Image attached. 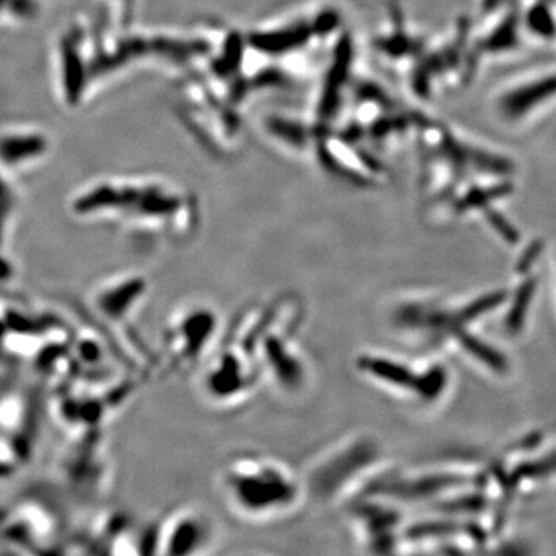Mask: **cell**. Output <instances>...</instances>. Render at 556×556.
I'll use <instances>...</instances> for the list:
<instances>
[{"label":"cell","mask_w":556,"mask_h":556,"mask_svg":"<svg viewBox=\"0 0 556 556\" xmlns=\"http://www.w3.org/2000/svg\"><path fill=\"white\" fill-rule=\"evenodd\" d=\"M149 282L135 271L102 278L90 289L89 305L95 316L119 334L132 333L149 295Z\"/></svg>","instance_id":"5b68a950"},{"label":"cell","mask_w":556,"mask_h":556,"mask_svg":"<svg viewBox=\"0 0 556 556\" xmlns=\"http://www.w3.org/2000/svg\"><path fill=\"white\" fill-rule=\"evenodd\" d=\"M357 370L388 390L427 404L441 399L448 385L447 368L438 362L416 367L401 359L370 353L357 357Z\"/></svg>","instance_id":"277c9868"},{"label":"cell","mask_w":556,"mask_h":556,"mask_svg":"<svg viewBox=\"0 0 556 556\" xmlns=\"http://www.w3.org/2000/svg\"><path fill=\"white\" fill-rule=\"evenodd\" d=\"M206 516L194 507H181L150 527V555H195L211 543Z\"/></svg>","instance_id":"ba28073f"},{"label":"cell","mask_w":556,"mask_h":556,"mask_svg":"<svg viewBox=\"0 0 556 556\" xmlns=\"http://www.w3.org/2000/svg\"><path fill=\"white\" fill-rule=\"evenodd\" d=\"M221 485L229 504L251 518L283 515L302 495L299 481L285 465L260 456L232 459L224 467Z\"/></svg>","instance_id":"7a4b0ae2"},{"label":"cell","mask_w":556,"mask_h":556,"mask_svg":"<svg viewBox=\"0 0 556 556\" xmlns=\"http://www.w3.org/2000/svg\"><path fill=\"white\" fill-rule=\"evenodd\" d=\"M61 521L42 501L22 499L0 510V541L21 552H51L61 546Z\"/></svg>","instance_id":"8992f818"},{"label":"cell","mask_w":556,"mask_h":556,"mask_svg":"<svg viewBox=\"0 0 556 556\" xmlns=\"http://www.w3.org/2000/svg\"><path fill=\"white\" fill-rule=\"evenodd\" d=\"M357 518L362 519L363 530L370 546H376V552H388L387 546H396L397 524L399 515L388 507L367 506L357 510Z\"/></svg>","instance_id":"8fae6325"},{"label":"cell","mask_w":556,"mask_h":556,"mask_svg":"<svg viewBox=\"0 0 556 556\" xmlns=\"http://www.w3.org/2000/svg\"><path fill=\"white\" fill-rule=\"evenodd\" d=\"M254 357L240 345L226 340L223 350L207 365L203 374V391L207 399L217 404H234L248 396L258 380Z\"/></svg>","instance_id":"52a82bcc"},{"label":"cell","mask_w":556,"mask_h":556,"mask_svg":"<svg viewBox=\"0 0 556 556\" xmlns=\"http://www.w3.org/2000/svg\"><path fill=\"white\" fill-rule=\"evenodd\" d=\"M68 209L85 224L170 241L184 240L197 226L195 204L184 192L147 178L95 181L73 195Z\"/></svg>","instance_id":"6da1fadb"},{"label":"cell","mask_w":556,"mask_h":556,"mask_svg":"<svg viewBox=\"0 0 556 556\" xmlns=\"http://www.w3.org/2000/svg\"><path fill=\"white\" fill-rule=\"evenodd\" d=\"M376 458L373 442L359 441L334 451L317 465L311 475V485L319 498H334L346 481H350L365 464Z\"/></svg>","instance_id":"9c48e42d"},{"label":"cell","mask_w":556,"mask_h":556,"mask_svg":"<svg viewBox=\"0 0 556 556\" xmlns=\"http://www.w3.org/2000/svg\"><path fill=\"white\" fill-rule=\"evenodd\" d=\"M50 141L34 129L11 127L0 132V167L27 169L47 156Z\"/></svg>","instance_id":"30bf717a"},{"label":"cell","mask_w":556,"mask_h":556,"mask_svg":"<svg viewBox=\"0 0 556 556\" xmlns=\"http://www.w3.org/2000/svg\"><path fill=\"white\" fill-rule=\"evenodd\" d=\"M217 326V314L204 305H187L173 312L161 334L160 354L153 367L166 376L197 367L211 350Z\"/></svg>","instance_id":"3957f363"},{"label":"cell","mask_w":556,"mask_h":556,"mask_svg":"<svg viewBox=\"0 0 556 556\" xmlns=\"http://www.w3.org/2000/svg\"><path fill=\"white\" fill-rule=\"evenodd\" d=\"M41 10V0H0V24H28L38 19Z\"/></svg>","instance_id":"7c38bea8"}]
</instances>
